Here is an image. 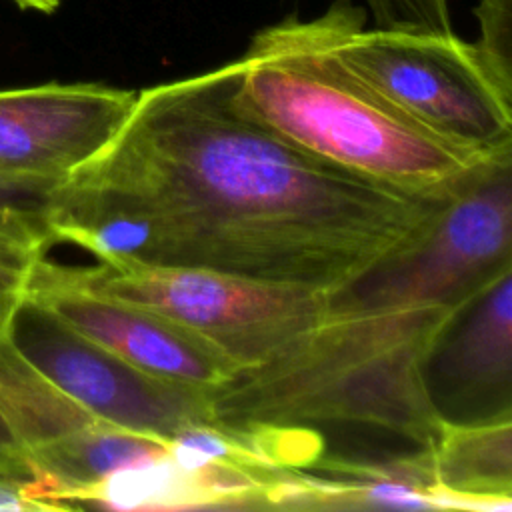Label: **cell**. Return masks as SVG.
<instances>
[{
    "label": "cell",
    "instance_id": "cell-4",
    "mask_svg": "<svg viewBox=\"0 0 512 512\" xmlns=\"http://www.w3.org/2000/svg\"><path fill=\"white\" fill-rule=\"evenodd\" d=\"M320 28L334 58L396 110L468 150L512 152V96L454 32L364 28V12L338 0Z\"/></svg>",
    "mask_w": 512,
    "mask_h": 512
},
{
    "label": "cell",
    "instance_id": "cell-7",
    "mask_svg": "<svg viewBox=\"0 0 512 512\" xmlns=\"http://www.w3.org/2000/svg\"><path fill=\"white\" fill-rule=\"evenodd\" d=\"M26 296L86 338L156 376L214 392L240 372L232 358L192 330L74 282L64 264L46 256L36 262Z\"/></svg>",
    "mask_w": 512,
    "mask_h": 512
},
{
    "label": "cell",
    "instance_id": "cell-9",
    "mask_svg": "<svg viewBox=\"0 0 512 512\" xmlns=\"http://www.w3.org/2000/svg\"><path fill=\"white\" fill-rule=\"evenodd\" d=\"M424 380L444 422L512 414V268L448 324L432 348Z\"/></svg>",
    "mask_w": 512,
    "mask_h": 512
},
{
    "label": "cell",
    "instance_id": "cell-18",
    "mask_svg": "<svg viewBox=\"0 0 512 512\" xmlns=\"http://www.w3.org/2000/svg\"><path fill=\"white\" fill-rule=\"evenodd\" d=\"M22 10H34L42 14H52L62 0H12Z\"/></svg>",
    "mask_w": 512,
    "mask_h": 512
},
{
    "label": "cell",
    "instance_id": "cell-2",
    "mask_svg": "<svg viewBox=\"0 0 512 512\" xmlns=\"http://www.w3.org/2000/svg\"><path fill=\"white\" fill-rule=\"evenodd\" d=\"M512 268V152L484 162L406 242L324 290L320 320L212 392L232 434L354 424L430 448L442 428L424 368L442 332Z\"/></svg>",
    "mask_w": 512,
    "mask_h": 512
},
{
    "label": "cell",
    "instance_id": "cell-14",
    "mask_svg": "<svg viewBox=\"0 0 512 512\" xmlns=\"http://www.w3.org/2000/svg\"><path fill=\"white\" fill-rule=\"evenodd\" d=\"M46 248L42 242L0 232V336L26 298L32 270Z\"/></svg>",
    "mask_w": 512,
    "mask_h": 512
},
{
    "label": "cell",
    "instance_id": "cell-12",
    "mask_svg": "<svg viewBox=\"0 0 512 512\" xmlns=\"http://www.w3.org/2000/svg\"><path fill=\"white\" fill-rule=\"evenodd\" d=\"M60 182L24 178L0 172V232L54 244L48 224V206Z\"/></svg>",
    "mask_w": 512,
    "mask_h": 512
},
{
    "label": "cell",
    "instance_id": "cell-13",
    "mask_svg": "<svg viewBox=\"0 0 512 512\" xmlns=\"http://www.w3.org/2000/svg\"><path fill=\"white\" fill-rule=\"evenodd\" d=\"M510 0H480L474 14L480 36L472 42L490 78L512 96V20Z\"/></svg>",
    "mask_w": 512,
    "mask_h": 512
},
{
    "label": "cell",
    "instance_id": "cell-17",
    "mask_svg": "<svg viewBox=\"0 0 512 512\" xmlns=\"http://www.w3.org/2000/svg\"><path fill=\"white\" fill-rule=\"evenodd\" d=\"M28 508H34V506L20 490L0 484V510H28Z\"/></svg>",
    "mask_w": 512,
    "mask_h": 512
},
{
    "label": "cell",
    "instance_id": "cell-15",
    "mask_svg": "<svg viewBox=\"0 0 512 512\" xmlns=\"http://www.w3.org/2000/svg\"><path fill=\"white\" fill-rule=\"evenodd\" d=\"M378 28L450 34V0H364Z\"/></svg>",
    "mask_w": 512,
    "mask_h": 512
},
{
    "label": "cell",
    "instance_id": "cell-5",
    "mask_svg": "<svg viewBox=\"0 0 512 512\" xmlns=\"http://www.w3.org/2000/svg\"><path fill=\"white\" fill-rule=\"evenodd\" d=\"M96 292L148 308L208 340L240 372L260 366L322 316L324 290L186 266H64Z\"/></svg>",
    "mask_w": 512,
    "mask_h": 512
},
{
    "label": "cell",
    "instance_id": "cell-16",
    "mask_svg": "<svg viewBox=\"0 0 512 512\" xmlns=\"http://www.w3.org/2000/svg\"><path fill=\"white\" fill-rule=\"evenodd\" d=\"M0 484L20 490L36 508H46L40 500L38 476L32 460L10 426L0 406Z\"/></svg>",
    "mask_w": 512,
    "mask_h": 512
},
{
    "label": "cell",
    "instance_id": "cell-3",
    "mask_svg": "<svg viewBox=\"0 0 512 512\" xmlns=\"http://www.w3.org/2000/svg\"><path fill=\"white\" fill-rule=\"evenodd\" d=\"M232 96L296 148L412 194H452L500 156L452 144L380 98L334 58L318 18L262 28L234 60Z\"/></svg>",
    "mask_w": 512,
    "mask_h": 512
},
{
    "label": "cell",
    "instance_id": "cell-11",
    "mask_svg": "<svg viewBox=\"0 0 512 512\" xmlns=\"http://www.w3.org/2000/svg\"><path fill=\"white\" fill-rule=\"evenodd\" d=\"M0 406L28 456L96 422L0 336Z\"/></svg>",
    "mask_w": 512,
    "mask_h": 512
},
{
    "label": "cell",
    "instance_id": "cell-10",
    "mask_svg": "<svg viewBox=\"0 0 512 512\" xmlns=\"http://www.w3.org/2000/svg\"><path fill=\"white\" fill-rule=\"evenodd\" d=\"M428 454L434 488L458 508L510 510L512 414L442 422Z\"/></svg>",
    "mask_w": 512,
    "mask_h": 512
},
{
    "label": "cell",
    "instance_id": "cell-1",
    "mask_svg": "<svg viewBox=\"0 0 512 512\" xmlns=\"http://www.w3.org/2000/svg\"><path fill=\"white\" fill-rule=\"evenodd\" d=\"M234 62L136 92L114 138L58 184L64 238L108 266H186L334 288L454 194L328 164L246 116Z\"/></svg>",
    "mask_w": 512,
    "mask_h": 512
},
{
    "label": "cell",
    "instance_id": "cell-6",
    "mask_svg": "<svg viewBox=\"0 0 512 512\" xmlns=\"http://www.w3.org/2000/svg\"><path fill=\"white\" fill-rule=\"evenodd\" d=\"M6 338L34 370L102 422L166 440L214 426L212 392L122 360L28 296Z\"/></svg>",
    "mask_w": 512,
    "mask_h": 512
},
{
    "label": "cell",
    "instance_id": "cell-8",
    "mask_svg": "<svg viewBox=\"0 0 512 512\" xmlns=\"http://www.w3.org/2000/svg\"><path fill=\"white\" fill-rule=\"evenodd\" d=\"M134 98L96 82L0 90V172L64 182L114 138Z\"/></svg>",
    "mask_w": 512,
    "mask_h": 512
}]
</instances>
